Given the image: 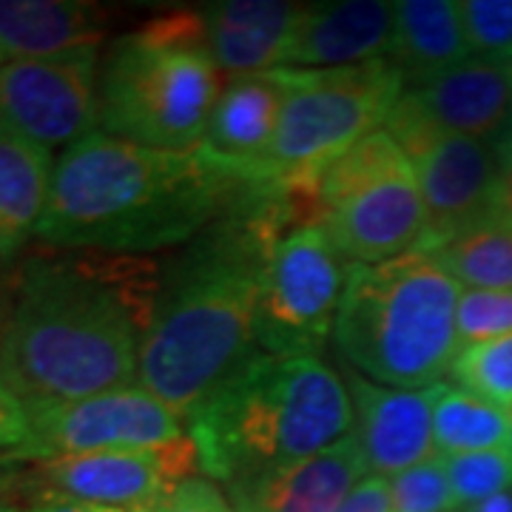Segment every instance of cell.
Masks as SVG:
<instances>
[{"instance_id": "cell-25", "label": "cell", "mask_w": 512, "mask_h": 512, "mask_svg": "<svg viewBox=\"0 0 512 512\" xmlns=\"http://www.w3.org/2000/svg\"><path fill=\"white\" fill-rule=\"evenodd\" d=\"M450 376L458 387L481 396L501 410H512V333L458 348Z\"/></svg>"}, {"instance_id": "cell-14", "label": "cell", "mask_w": 512, "mask_h": 512, "mask_svg": "<svg viewBox=\"0 0 512 512\" xmlns=\"http://www.w3.org/2000/svg\"><path fill=\"white\" fill-rule=\"evenodd\" d=\"M390 134L410 157L419 180L427 214L421 254H433L447 239L493 214L495 143L427 128H399Z\"/></svg>"}, {"instance_id": "cell-5", "label": "cell", "mask_w": 512, "mask_h": 512, "mask_svg": "<svg viewBox=\"0 0 512 512\" xmlns=\"http://www.w3.org/2000/svg\"><path fill=\"white\" fill-rule=\"evenodd\" d=\"M461 285L430 254L350 265L333 345L353 373L399 390H427L450 373L461 348Z\"/></svg>"}, {"instance_id": "cell-2", "label": "cell", "mask_w": 512, "mask_h": 512, "mask_svg": "<svg viewBox=\"0 0 512 512\" xmlns=\"http://www.w3.org/2000/svg\"><path fill=\"white\" fill-rule=\"evenodd\" d=\"M282 205L245 188L191 251L163 268L140 339L137 382L180 419L254 356L259 276L291 234Z\"/></svg>"}, {"instance_id": "cell-24", "label": "cell", "mask_w": 512, "mask_h": 512, "mask_svg": "<svg viewBox=\"0 0 512 512\" xmlns=\"http://www.w3.org/2000/svg\"><path fill=\"white\" fill-rule=\"evenodd\" d=\"M430 256L470 291H512V225L495 214L464 228Z\"/></svg>"}, {"instance_id": "cell-12", "label": "cell", "mask_w": 512, "mask_h": 512, "mask_svg": "<svg viewBox=\"0 0 512 512\" xmlns=\"http://www.w3.org/2000/svg\"><path fill=\"white\" fill-rule=\"evenodd\" d=\"M305 3L222 0L200 9L165 12L137 32L154 43L205 55L220 72L259 74L285 63Z\"/></svg>"}, {"instance_id": "cell-9", "label": "cell", "mask_w": 512, "mask_h": 512, "mask_svg": "<svg viewBox=\"0 0 512 512\" xmlns=\"http://www.w3.org/2000/svg\"><path fill=\"white\" fill-rule=\"evenodd\" d=\"M350 262L325 225L293 228L259 276L256 345L274 356H316L336 328Z\"/></svg>"}, {"instance_id": "cell-21", "label": "cell", "mask_w": 512, "mask_h": 512, "mask_svg": "<svg viewBox=\"0 0 512 512\" xmlns=\"http://www.w3.org/2000/svg\"><path fill=\"white\" fill-rule=\"evenodd\" d=\"M458 3L402 0L396 3V32L390 57L404 74V86H419L436 74L470 60Z\"/></svg>"}, {"instance_id": "cell-16", "label": "cell", "mask_w": 512, "mask_h": 512, "mask_svg": "<svg viewBox=\"0 0 512 512\" xmlns=\"http://www.w3.org/2000/svg\"><path fill=\"white\" fill-rule=\"evenodd\" d=\"M348 393L353 404V436L376 476H399L439 456L433 444L436 384L427 390H399L350 370Z\"/></svg>"}, {"instance_id": "cell-38", "label": "cell", "mask_w": 512, "mask_h": 512, "mask_svg": "<svg viewBox=\"0 0 512 512\" xmlns=\"http://www.w3.org/2000/svg\"><path fill=\"white\" fill-rule=\"evenodd\" d=\"M456 512H473V510H467V507H461V510H456Z\"/></svg>"}, {"instance_id": "cell-22", "label": "cell", "mask_w": 512, "mask_h": 512, "mask_svg": "<svg viewBox=\"0 0 512 512\" xmlns=\"http://www.w3.org/2000/svg\"><path fill=\"white\" fill-rule=\"evenodd\" d=\"M52 151L0 134V259H12L37 237L52 194Z\"/></svg>"}, {"instance_id": "cell-15", "label": "cell", "mask_w": 512, "mask_h": 512, "mask_svg": "<svg viewBox=\"0 0 512 512\" xmlns=\"http://www.w3.org/2000/svg\"><path fill=\"white\" fill-rule=\"evenodd\" d=\"M427 128L498 143L512 131V60L470 57L404 89L384 131Z\"/></svg>"}, {"instance_id": "cell-31", "label": "cell", "mask_w": 512, "mask_h": 512, "mask_svg": "<svg viewBox=\"0 0 512 512\" xmlns=\"http://www.w3.org/2000/svg\"><path fill=\"white\" fill-rule=\"evenodd\" d=\"M29 430V410L0 379V453H9L23 444Z\"/></svg>"}, {"instance_id": "cell-34", "label": "cell", "mask_w": 512, "mask_h": 512, "mask_svg": "<svg viewBox=\"0 0 512 512\" xmlns=\"http://www.w3.org/2000/svg\"><path fill=\"white\" fill-rule=\"evenodd\" d=\"M26 512H137V510H120V507L86 504V501H72V498H40L35 507H29Z\"/></svg>"}, {"instance_id": "cell-30", "label": "cell", "mask_w": 512, "mask_h": 512, "mask_svg": "<svg viewBox=\"0 0 512 512\" xmlns=\"http://www.w3.org/2000/svg\"><path fill=\"white\" fill-rule=\"evenodd\" d=\"M154 512H234L231 501L208 478H185Z\"/></svg>"}, {"instance_id": "cell-19", "label": "cell", "mask_w": 512, "mask_h": 512, "mask_svg": "<svg viewBox=\"0 0 512 512\" xmlns=\"http://www.w3.org/2000/svg\"><path fill=\"white\" fill-rule=\"evenodd\" d=\"M396 3L339 0L305 6L285 55L291 69H339L384 60L393 49Z\"/></svg>"}, {"instance_id": "cell-20", "label": "cell", "mask_w": 512, "mask_h": 512, "mask_svg": "<svg viewBox=\"0 0 512 512\" xmlns=\"http://www.w3.org/2000/svg\"><path fill=\"white\" fill-rule=\"evenodd\" d=\"M106 12L77 0H0V55L57 60L97 55Z\"/></svg>"}, {"instance_id": "cell-8", "label": "cell", "mask_w": 512, "mask_h": 512, "mask_svg": "<svg viewBox=\"0 0 512 512\" xmlns=\"http://www.w3.org/2000/svg\"><path fill=\"white\" fill-rule=\"evenodd\" d=\"M322 222L350 265L419 251L427 214L410 157L390 131H373L319 177Z\"/></svg>"}, {"instance_id": "cell-23", "label": "cell", "mask_w": 512, "mask_h": 512, "mask_svg": "<svg viewBox=\"0 0 512 512\" xmlns=\"http://www.w3.org/2000/svg\"><path fill=\"white\" fill-rule=\"evenodd\" d=\"M433 444L439 456L510 447V413L458 384H436Z\"/></svg>"}, {"instance_id": "cell-10", "label": "cell", "mask_w": 512, "mask_h": 512, "mask_svg": "<svg viewBox=\"0 0 512 512\" xmlns=\"http://www.w3.org/2000/svg\"><path fill=\"white\" fill-rule=\"evenodd\" d=\"M183 419L140 384L29 410V430L3 461H55L183 439Z\"/></svg>"}, {"instance_id": "cell-29", "label": "cell", "mask_w": 512, "mask_h": 512, "mask_svg": "<svg viewBox=\"0 0 512 512\" xmlns=\"http://www.w3.org/2000/svg\"><path fill=\"white\" fill-rule=\"evenodd\" d=\"M458 342L478 345L512 333V291H461L456 311Z\"/></svg>"}, {"instance_id": "cell-36", "label": "cell", "mask_w": 512, "mask_h": 512, "mask_svg": "<svg viewBox=\"0 0 512 512\" xmlns=\"http://www.w3.org/2000/svg\"><path fill=\"white\" fill-rule=\"evenodd\" d=\"M0 512H20V510H15V507H9V504H0Z\"/></svg>"}, {"instance_id": "cell-1", "label": "cell", "mask_w": 512, "mask_h": 512, "mask_svg": "<svg viewBox=\"0 0 512 512\" xmlns=\"http://www.w3.org/2000/svg\"><path fill=\"white\" fill-rule=\"evenodd\" d=\"M160 282L146 259L26 262L0 330L3 384L26 410L131 387Z\"/></svg>"}, {"instance_id": "cell-18", "label": "cell", "mask_w": 512, "mask_h": 512, "mask_svg": "<svg viewBox=\"0 0 512 512\" xmlns=\"http://www.w3.org/2000/svg\"><path fill=\"white\" fill-rule=\"evenodd\" d=\"M367 473L365 453L350 433L305 461L231 484L228 501L234 512H336Z\"/></svg>"}, {"instance_id": "cell-35", "label": "cell", "mask_w": 512, "mask_h": 512, "mask_svg": "<svg viewBox=\"0 0 512 512\" xmlns=\"http://www.w3.org/2000/svg\"><path fill=\"white\" fill-rule=\"evenodd\" d=\"M467 510H473V512H512V490H510V493L490 495V498H484L481 504H476V507H467Z\"/></svg>"}, {"instance_id": "cell-3", "label": "cell", "mask_w": 512, "mask_h": 512, "mask_svg": "<svg viewBox=\"0 0 512 512\" xmlns=\"http://www.w3.org/2000/svg\"><path fill=\"white\" fill-rule=\"evenodd\" d=\"M242 188L200 148H146L94 131L57 157L37 239L77 251H160L205 234Z\"/></svg>"}, {"instance_id": "cell-32", "label": "cell", "mask_w": 512, "mask_h": 512, "mask_svg": "<svg viewBox=\"0 0 512 512\" xmlns=\"http://www.w3.org/2000/svg\"><path fill=\"white\" fill-rule=\"evenodd\" d=\"M336 512H393L390 481L384 476L362 478Z\"/></svg>"}, {"instance_id": "cell-4", "label": "cell", "mask_w": 512, "mask_h": 512, "mask_svg": "<svg viewBox=\"0 0 512 512\" xmlns=\"http://www.w3.org/2000/svg\"><path fill=\"white\" fill-rule=\"evenodd\" d=\"M200 470L225 487L291 467L353 433L348 382L319 356H254L191 413Z\"/></svg>"}, {"instance_id": "cell-33", "label": "cell", "mask_w": 512, "mask_h": 512, "mask_svg": "<svg viewBox=\"0 0 512 512\" xmlns=\"http://www.w3.org/2000/svg\"><path fill=\"white\" fill-rule=\"evenodd\" d=\"M495 163H498V177H495L493 214L512 225V131L495 143Z\"/></svg>"}, {"instance_id": "cell-26", "label": "cell", "mask_w": 512, "mask_h": 512, "mask_svg": "<svg viewBox=\"0 0 512 512\" xmlns=\"http://www.w3.org/2000/svg\"><path fill=\"white\" fill-rule=\"evenodd\" d=\"M450 487L461 507H476L484 498L512 490V450H481L461 456H441Z\"/></svg>"}, {"instance_id": "cell-17", "label": "cell", "mask_w": 512, "mask_h": 512, "mask_svg": "<svg viewBox=\"0 0 512 512\" xmlns=\"http://www.w3.org/2000/svg\"><path fill=\"white\" fill-rule=\"evenodd\" d=\"M288 100V69L239 74L222 86L200 148L222 171L254 183L274 146L279 117Z\"/></svg>"}, {"instance_id": "cell-39", "label": "cell", "mask_w": 512, "mask_h": 512, "mask_svg": "<svg viewBox=\"0 0 512 512\" xmlns=\"http://www.w3.org/2000/svg\"><path fill=\"white\" fill-rule=\"evenodd\" d=\"M0 60H3V55H0Z\"/></svg>"}, {"instance_id": "cell-40", "label": "cell", "mask_w": 512, "mask_h": 512, "mask_svg": "<svg viewBox=\"0 0 512 512\" xmlns=\"http://www.w3.org/2000/svg\"><path fill=\"white\" fill-rule=\"evenodd\" d=\"M0 330H3V328H0Z\"/></svg>"}, {"instance_id": "cell-37", "label": "cell", "mask_w": 512, "mask_h": 512, "mask_svg": "<svg viewBox=\"0 0 512 512\" xmlns=\"http://www.w3.org/2000/svg\"><path fill=\"white\" fill-rule=\"evenodd\" d=\"M510 450H512V410H510Z\"/></svg>"}, {"instance_id": "cell-6", "label": "cell", "mask_w": 512, "mask_h": 512, "mask_svg": "<svg viewBox=\"0 0 512 512\" xmlns=\"http://www.w3.org/2000/svg\"><path fill=\"white\" fill-rule=\"evenodd\" d=\"M404 89V74L387 57L339 69H288L274 146L248 185H319L330 163L387 126Z\"/></svg>"}, {"instance_id": "cell-13", "label": "cell", "mask_w": 512, "mask_h": 512, "mask_svg": "<svg viewBox=\"0 0 512 512\" xmlns=\"http://www.w3.org/2000/svg\"><path fill=\"white\" fill-rule=\"evenodd\" d=\"M194 470H200V453L191 436H183L157 447L37 461L35 481L43 498L154 512Z\"/></svg>"}, {"instance_id": "cell-28", "label": "cell", "mask_w": 512, "mask_h": 512, "mask_svg": "<svg viewBox=\"0 0 512 512\" xmlns=\"http://www.w3.org/2000/svg\"><path fill=\"white\" fill-rule=\"evenodd\" d=\"M458 12L470 55L512 60V0H464Z\"/></svg>"}, {"instance_id": "cell-7", "label": "cell", "mask_w": 512, "mask_h": 512, "mask_svg": "<svg viewBox=\"0 0 512 512\" xmlns=\"http://www.w3.org/2000/svg\"><path fill=\"white\" fill-rule=\"evenodd\" d=\"M220 74L200 52L140 32L120 37L100 72V131L146 148H197L220 100Z\"/></svg>"}, {"instance_id": "cell-27", "label": "cell", "mask_w": 512, "mask_h": 512, "mask_svg": "<svg viewBox=\"0 0 512 512\" xmlns=\"http://www.w3.org/2000/svg\"><path fill=\"white\" fill-rule=\"evenodd\" d=\"M393 512H456L458 501L444 470V458L433 456L390 478Z\"/></svg>"}, {"instance_id": "cell-11", "label": "cell", "mask_w": 512, "mask_h": 512, "mask_svg": "<svg viewBox=\"0 0 512 512\" xmlns=\"http://www.w3.org/2000/svg\"><path fill=\"white\" fill-rule=\"evenodd\" d=\"M100 126L97 55L0 63V134L72 148Z\"/></svg>"}]
</instances>
